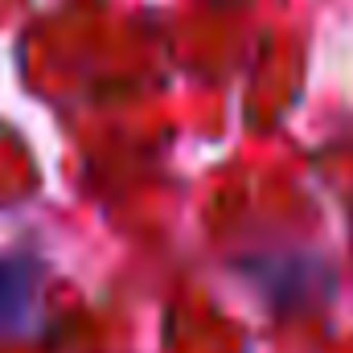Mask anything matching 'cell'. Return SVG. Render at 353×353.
I'll return each mask as SVG.
<instances>
[{"instance_id": "6da1fadb", "label": "cell", "mask_w": 353, "mask_h": 353, "mask_svg": "<svg viewBox=\"0 0 353 353\" xmlns=\"http://www.w3.org/2000/svg\"><path fill=\"white\" fill-rule=\"evenodd\" d=\"M33 275H37V267L25 259H0V329L25 312V304L33 296Z\"/></svg>"}]
</instances>
